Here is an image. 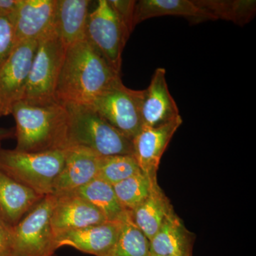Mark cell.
Listing matches in <instances>:
<instances>
[{
  "instance_id": "obj_1",
  "label": "cell",
  "mask_w": 256,
  "mask_h": 256,
  "mask_svg": "<svg viewBox=\"0 0 256 256\" xmlns=\"http://www.w3.org/2000/svg\"><path fill=\"white\" fill-rule=\"evenodd\" d=\"M119 78L120 74L85 38L66 50L56 98L62 104L90 106Z\"/></svg>"
},
{
  "instance_id": "obj_2",
  "label": "cell",
  "mask_w": 256,
  "mask_h": 256,
  "mask_svg": "<svg viewBox=\"0 0 256 256\" xmlns=\"http://www.w3.org/2000/svg\"><path fill=\"white\" fill-rule=\"evenodd\" d=\"M11 114L16 124V150L40 152L69 148L68 112L64 104L34 106L20 100Z\"/></svg>"
},
{
  "instance_id": "obj_3",
  "label": "cell",
  "mask_w": 256,
  "mask_h": 256,
  "mask_svg": "<svg viewBox=\"0 0 256 256\" xmlns=\"http://www.w3.org/2000/svg\"><path fill=\"white\" fill-rule=\"evenodd\" d=\"M68 112L69 146H84L101 156H133L132 141L90 106L64 104Z\"/></svg>"
},
{
  "instance_id": "obj_4",
  "label": "cell",
  "mask_w": 256,
  "mask_h": 256,
  "mask_svg": "<svg viewBox=\"0 0 256 256\" xmlns=\"http://www.w3.org/2000/svg\"><path fill=\"white\" fill-rule=\"evenodd\" d=\"M66 150L28 152L0 148V170L42 196L52 195Z\"/></svg>"
},
{
  "instance_id": "obj_5",
  "label": "cell",
  "mask_w": 256,
  "mask_h": 256,
  "mask_svg": "<svg viewBox=\"0 0 256 256\" xmlns=\"http://www.w3.org/2000/svg\"><path fill=\"white\" fill-rule=\"evenodd\" d=\"M66 50L54 26L37 41L36 53L22 101L34 106L57 102L56 90Z\"/></svg>"
},
{
  "instance_id": "obj_6",
  "label": "cell",
  "mask_w": 256,
  "mask_h": 256,
  "mask_svg": "<svg viewBox=\"0 0 256 256\" xmlns=\"http://www.w3.org/2000/svg\"><path fill=\"white\" fill-rule=\"evenodd\" d=\"M56 197L47 195L26 214L12 230V254L14 256H54L56 237L50 224Z\"/></svg>"
},
{
  "instance_id": "obj_7",
  "label": "cell",
  "mask_w": 256,
  "mask_h": 256,
  "mask_svg": "<svg viewBox=\"0 0 256 256\" xmlns=\"http://www.w3.org/2000/svg\"><path fill=\"white\" fill-rule=\"evenodd\" d=\"M143 90H132L121 78L92 101V106L101 117L131 141L142 129L141 104Z\"/></svg>"
},
{
  "instance_id": "obj_8",
  "label": "cell",
  "mask_w": 256,
  "mask_h": 256,
  "mask_svg": "<svg viewBox=\"0 0 256 256\" xmlns=\"http://www.w3.org/2000/svg\"><path fill=\"white\" fill-rule=\"evenodd\" d=\"M129 36L108 0H99L88 18L86 40L120 74L122 50Z\"/></svg>"
},
{
  "instance_id": "obj_9",
  "label": "cell",
  "mask_w": 256,
  "mask_h": 256,
  "mask_svg": "<svg viewBox=\"0 0 256 256\" xmlns=\"http://www.w3.org/2000/svg\"><path fill=\"white\" fill-rule=\"evenodd\" d=\"M37 48V41L16 44L0 65V116L11 114L13 106L22 98Z\"/></svg>"
},
{
  "instance_id": "obj_10",
  "label": "cell",
  "mask_w": 256,
  "mask_h": 256,
  "mask_svg": "<svg viewBox=\"0 0 256 256\" xmlns=\"http://www.w3.org/2000/svg\"><path fill=\"white\" fill-rule=\"evenodd\" d=\"M100 158L84 146L67 148L63 168L56 178L52 195L72 193L97 178Z\"/></svg>"
},
{
  "instance_id": "obj_11",
  "label": "cell",
  "mask_w": 256,
  "mask_h": 256,
  "mask_svg": "<svg viewBox=\"0 0 256 256\" xmlns=\"http://www.w3.org/2000/svg\"><path fill=\"white\" fill-rule=\"evenodd\" d=\"M56 0H18L10 14L15 42L38 41L53 28Z\"/></svg>"
},
{
  "instance_id": "obj_12",
  "label": "cell",
  "mask_w": 256,
  "mask_h": 256,
  "mask_svg": "<svg viewBox=\"0 0 256 256\" xmlns=\"http://www.w3.org/2000/svg\"><path fill=\"white\" fill-rule=\"evenodd\" d=\"M182 122L180 116L159 127L143 128L132 140L133 156L140 169L153 180H156L162 156Z\"/></svg>"
},
{
  "instance_id": "obj_13",
  "label": "cell",
  "mask_w": 256,
  "mask_h": 256,
  "mask_svg": "<svg viewBox=\"0 0 256 256\" xmlns=\"http://www.w3.org/2000/svg\"><path fill=\"white\" fill-rule=\"evenodd\" d=\"M55 197L50 217L55 237L70 230L108 222L100 210L76 194H66Z\"/></svg>"
},
{
  "instance_id": "obj_14",
  "label": "cell",
  "mask_w": 256,
  "mask_h": 256,
  "mask_svg": "<svg viewBox=\"0 0 256 256\" xmlns=\"http://www.w3.org/2000/svg\"><path fill=\"white\" fill-rule=\"evenodd\" d=\"M180 110L170 94L166 70L156 68L149 86L143 90L141 118L143 128H156L180 117Z\"/></svg>"
},
{
  "instance_id": "obj_15",
  "label": "cell",
  "mask_w": 256,
  "mask_h": 256,
  "mask_svg": "<svg viewBox=\"0 0 256 256\" xmlns=\"http://www.w3.org/2000/svg\"><path fill=\"white\" fill-rule=\"evenodd\" d=\"M122 222L108 220L60 234L55 239L57 249L70 246L90 255L107 256L117 242Z\"/></svg>"
},
{
  "instance_id": "obj_16",
  "label": "cell",
  "mask_w": 256,
  "mask_h": 256,
  "mask_svg": "<svg viewBox=\"0 0 256 256\" xmlns=\"http://www.w3.org/2000/svg\"><path fill=\"white\" fill-rule=\"evenodd\" d=\"M44 197L0 170V217L11 226L16 225Z\"/></svg>"
},
{
  "instance_id": "obj_17",
  "label": "cell",
  "mask_w": 256,
  "mask_h": 256,
  "mask_svg": "<svg viewBox=\"0 0 256 256\" xmlns=\"http://www.w3.org/2000/svg\"><path fill=\"white\" fill-rule=\"evenodd\" d=\"M163 16H182L191 24H198L216 18L195 4L194 0H140L134 8V26L148 18Z\"/></svg>"
},
{
  "instance_id": "obj_18",
  "label": "cell",
  "mask_w": 256,
  "mask_h": 256,
  "mask_svg": "<svg viewBox=\"0 0 256 256\" xmlns=\"http://www.w3.org/2000/svg\"><path fill=\"white\" fill-rule=\"evenodd\" d=\"M88 0H56L54 28L66 48L86 38Z\"/></svg>"
},
{
  "instance_id": "obj_19",
  "label": "cell",
  "mask_w": 256,
  "mask_h": 256,
  "mask_svg": "<svg viewBox=\"0 0 256 256\" xmlns=\"http://www.w3.org/2000/svg\"><path fill=\"white\" fill-rule=\"evenodd\" d=\"M150 244L153 255L192 256L191 234L186 230L174 212L165 218Z\"/></svg>"
},
{
  "instance_id": "obj_20",
  "label": "cell",
  "mask_w": 256,
  "mask_h": 256,
  "mask_svg": "<svg viewBox=\"0 0 256 256\" xmlns=\"http://www.w3.org/2000/svg\"><path fill=\"white\" fill-rule=\"evenodd\" d=\"M173 212L171 204L158 184L148 198L130 214L133 223L150 242L165 218Z\"/></svg>"
},
{
  "instance_id": "obj_21",
  "label": "cell",
  "mask_w": 256,
  "mask_h": 256,
  "mask_svg": "<svg viewBox=\"0 0 256 256\" xmlns=\"http://www.w3.org/2000/svg\"><path fill=\"white\" fill-rule=\"evenodd\" d=\"M72 193L90 202L109 222H122L129 212L120 203L114 186L100 178H94Z\"/></svg>"
},
{
  "instance_id": "obj_22",
  "label": "cell",
  "mask_w": 256,
  "mask_h": 256,
  "mask_svg": "<svg viewBox=\"0 0 256 256\" xmlns=\"http://www.w3.org/2000/svg\"><path fill=\"white\" fill-rule=\"evenodd\" d=\"M195 4L216 20L232 22L239 26H244L255 16V0H194Z\"/></svg>"
},
{
  "instance_id": "obj_23",
  "label": "cell",
  "mask_w": 256,
  "mask_h": 256,
  "mask_svg": "<svg viewBox=\"0 0 256 256\" xmlns=\"http://www.w3.org/2000/svg\"><path fill=\"white\" fill-rule=\"evenodd\" d=\"M151 254L150 240L133 223L128 212L122 220L117 242L107 256H151Z\"/></svg>"
},
{
  "instance_id": "obj_24",
  "label": "cell",
  "mask_w": 256,
  "mask_h": 256,
  "mask_svg": "<svg viewBox=\"0 0 256 256\" xmlns=\"http://www.w3.org/2000/svg\"><path fill=\"white\" fill-rule=\"evenodd\" d=\"M158 184V180L140 171L112 186L120 203L124 210L131 212L148 198Z\"/></svg>"
},
{
  "instance_id": "obj_25",
  "label": "cell",
  "mask_w": 256,
  "mask_h": 256,
  "mask_svg": "<svg viewBox=\"0 0 256 256\" xmlns=\"http://www.w3.org/2000/svg\"><path fill=\"white\" fill-rule=\"evenodd\" d=\"M140 171L132 154L101 156L97 178L114 186Z\"/></svg>"
},
{
  "instance_id": "obj_26",
  "label": "cell",
  "mask_w": 256,
  "mask_h": 256,
  "mask_svg": "<svg viewBox=\"0 0 256 256\" xmlns=\"http://www.w3.org/2000/svg\"><path fill=\"white\" fill-rule=\"evenodd\" d=\"M109 4L117 15L120 22L126 30L128 36L134 30V8L136 1L133 0H108Z\"/></svg>"
},
{
  "instance_id": "obj_27",
  "label": "cell",
  "mask_w": 256,
  "mask_h": 256,
  "mask_svg": "<svg viewBox=\"0 0 256 256\" xmlns=\"http://www.w3.org/2000/svg\"><path fill=\"white\" fill-rule=\"evenodd\" d=\"M16 45L14 28L10 16H0V65Z\"/></svg>"
},
{
  "instance_id": "obj_28",
  "label": "cell",
  "mask_w": 256,
  "mask_h": 256,
  "mask_svg": "<svg viewBox=\"0 0 256 256\" xmlns=\"http://www.w3.org/2000/svg\"><path fill=\"white\" fill-rule=\"evenodd\" d=\"M12 226L0 217V256L12 255Z\"/></svg>"
},
{
  "instance_id": "obj_29",
  "label": "cell",
  "mask_w": 256,
  "mask_h": 256,
  "mask_svg": "<svg viewBox=\"0 0 256 256\" xmlns=\"http://www.w3.org/2000/svg\"><path fill=\"white\" fill-rule=\"evenodd\" d=\"M18 3V0H0V16H10Z\"/></svg>"
},
{
  "instance_id": "obj_30",
  "label": "cell",
  "mask_w": 256,
  "mask_h": 256,
  "mask_svg": "<svg viewBox=\"0 0 256 256\" xmlns=\"http://www.w3.org/2000/svg\"><path fill=\"white\" fill-rule=\"evenodd\" d=\"M14 130L9 128H0V142L14 137Z\"/></svg>"
},
{
  "instance_id": "obj_31",
  "label": "cell",
  "mask_w": 256,
  "mask_h": 256,
  "mask_svg": "<svg viewBox=\"0 0 256 256\" xmlns=\"http://www.w3.org/2000/svg\"><path fill=\"white\" fill-rule=\"evenodd\" d=\"M151 256H156V255H153V254H151Z\"/></svg>"
},
{
  "instance_id": "obj_32",
  "label": "cell",
  "mask_w": 256,
  "mask_h": 256,
  "mask_svg": "<svg viewBox=\"0 0 256 256\" xmlns=\"http://www.w3.org/2000/svg\"><path fill=\"white\" fill-rule=\"evenodd\" d=\"M0 148H2V142H0Z\"/></svg>"
},
{
  "instance_id": "obj_33",
  "label": "cell",
  "mask_w": 256,
  "mask_h": 256,
  "mask_svg": "<svg viewBox=\"0 0 256 256\" xmlns=\"http://www.w3.org/2000/svg\"><path fill=\"white\" fill-rule=\"evenodd\" d=\"M14 256V255H12H12H11V256Z\"/></svg>"
},
{
  "instance_id": "obj_34",
  "label": "cell",
  "mask_w": 256,
  "mask_h": 256,
  "mask_svg": "<svg viewBox=\"0 0 256 256\" xmlns=\"http://www.w3.org/2000/svg\"><path fill=\"white\" fill-rule=\"evenodd\" d=\"M0 117H1V116H0Z\"/></svg>"
}]
</instances>
